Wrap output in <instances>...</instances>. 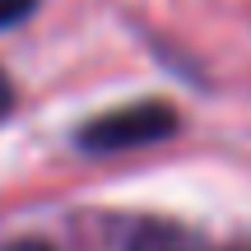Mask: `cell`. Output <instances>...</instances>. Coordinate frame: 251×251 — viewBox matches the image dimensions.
Here are the masks:
<instances>
[{
    "label": "cell",
    "instance_id": "cell-1",
    "mask_svg": "<svg viewBox=\"0 0 251 251\" xmlns=\"http://www.w3.org/2000/svg\"><path fill=\"white\" fill-rule=\"evenodd\" d=\"M177 130V112L168 102H135V107L107 112V117L79 126V149L89 153H126V149H144V144H158Z\"/></svg>",
    "mask_w": 251,
    "mask_h": 251
},
{
    "label": "cell",
    "instance_id": "cell-4",
    "mask_svg": "<svg viewBox=\"0 0 251 251\" xmlns=\"http://www.w3.org/2000/svg\"><path fill=\"white\" fill-rule=\"evenodd\" d=\"M5 251H51V247H42V242H14V247H5Z\"/></svg>",
    "mask_w": 251,
    "mask_h": 251
},
{
    "label": "cell",
    "instance_id": "cell-2",
    "mask_svg": "<svg viewBox=\"0 0 251 251\" xmlns=\"http://www.w3.org/2000/svg\"><path fill=\"white\" fill-rule=\"evenodd\" d=\"M33 5H37V0H0V28L28 19V14H33Z\"/></svg>",
    "mask_w": 251,
    "mask_h": 251
},
{
    "label": "cell",
    "instance_id": "cell-3",
    "mask_svg": "<svg viewBox=\"0 0 251 251\" xmlns=\"http://www.w3.org/2000/svg\"><path fill=\"white\" fill-rule=\"evenodd\" d=\"M9 102H14V89H9V79H5V75H0V117H5V112H9Z\"/></svg>",
    "mask_w": 251,
    "mask_h": 251
}]
</instances>
